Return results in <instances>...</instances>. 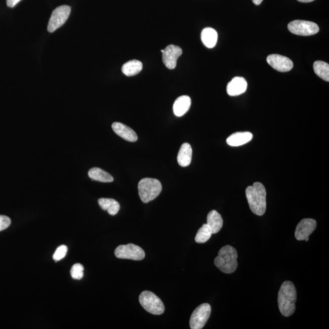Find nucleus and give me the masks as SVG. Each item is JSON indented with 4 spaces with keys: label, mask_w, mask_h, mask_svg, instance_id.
Returning a JSON list of instances; mask_svg holds the SVG:
<instances>
[{
    "label": "nucleus",
    "mask_w": 329,
    "mask_h": 329,
    "mask_svg": "<svg viewBox=\"0 0 329 329\" xmlns=\"http://www.w3.org/2000/svg\"><path fill=\"white\" fill-rule=\"evenodd\" d=\"M268 64L280 72H287L293 68V63L287 57L279 55H271L267 59Z\"/></svg>",
    "instance_id": "12"
},
{
    "label": "nucleus",
    "mask_w": 329,
    "mask_h": 329,
    "mask_svg": "<svg viewBox=\"0 0 329 329\" xmlns=\"http://www.w3.org/2000/svg\"><path fill=\"white\" fill-rule=\"evenodd\" d=\"M192 158V148L189 143L182 144L178 155V161L179 166L185 167L189 166Z\"/></svg>",
    "instance_id": "17"
},
{
    "label": "nucleus",
    "mask_w": 329,
    "mask_h": 329,
    "mask_svg": "<svg viewBox=\"0 0 329 329\" xmlns=\"http://www.w3.org/2000/svg\"><path fill=\"white\" fill-rule=\"evenodd\" d=\"M313 69L317 76L325 81H329V65L325 62L318 61L314 62Z\"/></svg>",
    "instance_id": "23"
},
{
    "label": "nucleus",
    "mask_w": 329,
    "mask_h": 329,
    "mask_svg": "<svg viewBox=\"0 0 329 329\" xmlns=\"http://www.w3.org/2000/svg\"><path fill=\"white\" fill-rule=\"evenodd\" d=\"M316 221L312 218H304L296 227L295 237L299 241L309 240V236L316 228Z\"/></svg>",
    "instance_id": "10"
},
{
    "label": "nucleus",
    "mask_w": 329,
    "mask_h": 329,
    "mask_svg": "<svg viewBox=\"0 0 329 329\" xmlns=\"http://www.w3.org/2000/svg\"><path fill=\"white\" fill-rule=\"evenodd\" d=\"M288 29L293 34L303 35V36L315 35L319 31L317 24L309 21L299 20L290 22L288 25Z\"/></svg>",
    "instance_id": "7"
},
{
    "label": "nucleus",
    "mask_w": 329,
    "mask_h": 329,
    "mask_svg": "<svg viewBox=\"0 0 329 329\" xmlns=\"http://www.w3.org/2000/svg\"><path fill=\"white\" fill-rule=\"evenodd\" d=\"M112 130L121 138L131 142H135L138 139L136 132L121 122H115L112 125Z\"/></svg>",
    "instance_id": "13"
},
{
    "label": "nucleus",
    "mask_w": 329,
    "mask_h": 329,
    "mask_svg": "<svg viewBox=\"0 0 329 329\" xmlns=\"http://www.w3.org/2000/svg\"><path fill=\"white\" fill-rule=\"evenodd\" d=\"M143 68L142 63L138 60H131L122 67V71L126 76H133L139 74Z\"/></svg>",
    "instance_id": "20"
},
{
    "label": "nucleus",
    "mask_w": 329,
    "mask_h": 329,
    "mask_svg": "<svg viewBox=\"0 0 329 329\" xmlns=\"http://www.w3.org/2000/svg\"><path fill=\"white\" fill-rule=\"evenodd\" d=\"M182 50L181 47L170 45L163 50L162 59L164 65L170 70L175 69L177 65L178 59L181 56Z\"/></svg>",
    "instance_id": "11"
},
{
    "label": "nucleus",
    "mask_w": 329,
    "mask_h": 329,
    "mask_svg": "<svg viewBox=\"0 0 329 329\" xmlns=\"http://www.w3.org/2000/svg\"><path fill=\"white\" fill-rule=\"evenodd\" d=\"M138 188L140 199L143 202L148 203L159 195L162 186L156 179L143 178L139 182Z\"/></svg>",
    "instance_id": "4"
},
{
    "label": "nucleus",
    "mask_w": 329,
    "mask_h": 329,
    "mask_svg": "<svg viewBox=\"0 0 329 329\" xmlns=\"http://www.w3.org/2000/svg\"><path fill=\"white\" fill-rule=\"evenodd\" d=\"M237 250L230 245H226L219 251L214 263L215 266L223 273L232 274L237 270Z\"/></svg>",
    "instance_id": "3"
},
{
    "label": "nucleus",
    "mask_w": 329,
    "mask_h": 329,
    "mask_svg": "<svg viewBox=\"0 0 329 329\" xmlns=\"http://www.w3.org/2000/svg\"><path fill=\"white\" fill-rule=\"evenodd\" d=\"M71 276L73 279L80 280L84 276V267L80 263L74 264L70 271Z\"/></svg>",
    "instance_id": "25"
},
{
    "label": "nucleus",
    "mask_w": 329,
    "mask_h": 329,
    "mask_svg": "<svg viewBox=\"0 0 329 329\" xmlns=\"http://www.w3.org/2000/svg\"><path fill=\"white\" fill-rule=\"evenodd\" d=\"M115 255L121 259L142 260L145 258V253L142 248L137 245L130 243L120 245L116 248Z\"/></svg>",
    "instance_id": "8"
},
{
    "label": "nucleus",
    "mask_w": 329,
    "mask_h": 329,
    "mask_svg": "<svg viewBox=\"0 0 329 329\" xmlns=\"http://www.w3.org/2000/svg\"><path fill=\"white\" fill-rule=\"evenodd\" d=\"M98 204L101 209L106 211L110 215L118 214L120 205L116 200L110 198H100L98 199Z\"/></svg>",
    "instance_id": "21"
},
{
    "label": "nucleus",
    "mask_w": 329,
    "mask_h": 329,
    "mask_svg": "<svg viewBox=\"0 0 329 329\" xmlns=\"http://www.w3.org/2000/svg\"><path fill=\"white\" fill-rule=\"evenodd\" d=\"M201 40L206 47L212 49L216 46L217 43V32L211 28H206L203 29L201 32Z\"/></svg>",
    "instance_id": "19"
},
{
    "label": "nucleus",
    "mask_w": 329,
    "mask_h": 329,
    "mask_svg": "<svg viewBox=\"0 0 329 329\" xmlns=\"http://www.w3.org/2000/svg\"><path fill=\"white\" fill-rule=\"evenodd\" d=\"M139 302L143 309L152 315H160L164 312L162 301L151 292H143L139 296Z\"/></svg>",
    "instance_id": "5"
},
{
    "label": "nucleus",
    "mask_w": 329,
    "mask_h": 329,
    "mask_svg": "<svg viewBox=\"0 0 329 329\" xmlns=\"http://www.w3.org/2000/svg\"><path fill=\"white\" fill-rule=\"evenodd\" d=\"M296 300L297 292L294 284L290 281H285L280 286L277 298L278 306L283 316L289 317L294 313Z\"/></svg>",
    "instance_id": "1"
},
{
    "label": "nucleus",
    "mask_w": 329,
    "mask_h": 329,
    "mask_svg": "<svg viewBox=\"0 0 329 329\" xmlns=\"http://www.w3.org/2000/svg\"><path fill=\"white\" fill-rule=\"evenodd\" d=\"M88 175L89 178L92 180L97 181L101 182H112L113 181V178L109 173L104 171L102 169L92 168L89 170Z\"/></svg>",
    "instance_id": "22"
},
{
    "label": "nucleus",
    "mask_w": 329,
    "mask_h": 329,
    "mask_svg": "<svg viewBox=\"0 0 329 329\" xmlns=\"http://www.w3.org/2000/svg\"><path fill=\"white\" fill-rule=\"evenodd\" d=\"M263 0H253L254 5H260L262 4Z\"/></svg>",
    "instance_id": "29"
},
{
    "label": "nucleus",
    "mask_w": 329,
    "mask_h": 329,
    "mask_svg": "<svg viewBox=\"0 0 329 329\" xmlns=\"http://www.w3.org/2000/svg\"><path fill=\"white\" fill-rule=\"evenodd\" d=\"M246 196L251 211L258 216L264 215L267 209V191L264 185L255 182L246 189Z\"/></svg>",
    "instance_id": "2"
},
{
    "label": "nucleus",
    "mask_w": 329,
    "mask_h": 329,
    "mask_svg": "<svg viewBox=\"0 0 329 329\" xmlns=\"http://www.w3.org/2000/svg\"><path fill=\"white\" fill-rule=\"evenodd\" d=\"M211 306L208 303L197 307L191 314L190 326L191 329H201L204 327L211 314Z\"/></svg>",
    "instance_id": "6"
},
{
    "label": "nucleus",
    "mask_w": 329,
    "mask_h": 329,
    "mask_svg": "<svg viewBox=\"0 0 329 329\" xmlns=\"http://www.w3.org/2000/svg\"><path fill=\"white\" fill-rule=\"evenodd\" d=\"M11 221L10 218L5 216V215H0V232L6 229H7L10 226Z\"/></svg>",
    "instance_id": "27"
},
{
    "label": "nucleus",
    "mask_w": 329,
    "mask_h": 329,
    "mask_svg": "<svg viewBox=\"0 0 329 329\" xmlns=\"http://www.w3.org/2000/svg\"><path fill=\"white\" fill-rule=\"evenodd\" d=\"M191 98L187 95L181 96L173 104V111L177 116H182L185 114L190 109L191 106Z\"/></svg>",
    "instance_id": "16"
},
{
    "label": "nucleus",
    "mask_w": 329,
    "mask_h": 329,
    "mask_svg": "<svg viewBox=\"0 0 329 329\" xmlns=\"http://www.w3.org/2000/svg\"><path fill=\"white\" fill-rule=\"evenodd\" d=\"M248 88V83L242 77H235L227 86V93L229 96L234 97L244 94Z\"/></svg>",
    "instance_id": "14"
},
{
    "label": "nucleus",
    "mask_w": 329,
    "mask_h": 329,
    "mask_svg": "<svg viewBox=\"0 0 329 329\" xmlns=\"http://www.w3.org/2000/svg\"><path fill=\"white\" fill-rule=\"evenodd\" d=\"M207 224L211 229L212 234H217L223 225V220L221 215L216 211H212L208 214Z\"/></svg>",
    "instance_id": "18"
},
{
    "label": "nucleus",
    "mask_w": 329,
    "mask_h": 329,
    "mask_svg": "<svg viewBox=\"0 0 329 329\" xmlns=\"http://www.w3.org/2000/svg\"><path fill=\"white\" fill-rule=\"evenodd\" d=\"M71 13V8L69 6L62 5L55 9L51 16L48 31L53 32L61 27L67 20Z\"/></svg>",
    "instance_id": "9"
},
{
    "label": "nucleus",
    "mask_w": 329,
    "mask_h": 329,
    "mask_svg": "<svg viewBox=\"0 0 329 329\" xmlns=\"http://www.w3.org/2000/svg\"><path fill=\"white\" fill-rule=\"evenodd\" d=\"M21 0H7V4L8 7L14 8Z\"/></svg>",
    "instance_id": "28"
},
{
    "label": "nucleus",
    "mask_w": 329,
    "mask_h": 329,
    "mask_svg": "<svg viewBox=\"0 0 329 329\" xmlns=\"http://www.w3.org/2000/svg\"><path fill=\"white\" fill-rule=\"evenodd\" d=\"M298 1L302 3H310L315 1V0H298Z\"/></svg>",
    "instance_id": "30"
},
{
    "label": "nucleus",
    "mask_w": 329,
    "mask_h": 329,
    "mask_svg": "<svg viewBox=\"0 0 329 329\" xmlns=\"http://www.w3.org/2000/svg\"><path fill=\"white\" fill-rule=\"evenodd\" d=\"M161 52L162 53L163 52V50H161Z\"/></svg>",
    "instance_id": "31"
},
{
    "label": "nucleus",
    "mask_w": 329,
    "mask_h": 329,
    "mask_svg": "<svg viewBox=\"0 0 329 329\" xmlns=\"http://www.w3.org/2000/svg\"><path fill=\"white\" fill-rule=\"evenodd\" d=\"M253 137V134L250 132H238L230 135L226 142L229 146H240L250 142Z\"/></svg>",
    "instance_id": "15"
},
{
    "label": "nucleus",
    "mask_w": 329,
    "mask_h": 329,
    "mask_svg": "<svg viewBox=\"0 0 329 329\" xmlns=\"http://www.w3.org/2000/svg\"><path fill=\"white\" fill-rule=\"evenodd\" d=\"M212 234H213L208 224H203L197 232L195 241L197 243H204L211 238Z\"/></svg>",
    "instance_id": "24"
},
{
    "label": "nucleus",
    "mask_w": 329,
    "mask_h": 329,
    "mask_svg": "<svg viewBox=\"0 0 329 329\" xmlns=\"http://www.w3.org/2000/svg\"><path fill=\"white\" fill-rule=\"evenodd\" d=\"M67 246H65V245H62V246L57 248V250L53 255L54 260H55V262H58L59 260L64 259L66 254H67Z\"/></svg>",
    "instance_id": "26"
}]
</instances>
